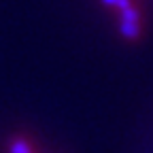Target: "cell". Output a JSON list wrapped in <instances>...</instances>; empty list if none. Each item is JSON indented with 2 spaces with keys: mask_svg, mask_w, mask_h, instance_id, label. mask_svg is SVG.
Instances as JSON below:
<instances>
[{
  "mask_svg": "<svg viewBox=\"0 0 153 153\" xmlns=\"http://www.w3.org/2000/svg\"><path fill=\"white\" fill-rule=\"evenodd\" d=\"M117 30L123 41L128 43H140L145 36V17L138 4H134L121 13H117Z\"/></svg>",
  "mask_w": 153,
  "mask_h": 153,
  "instance_id": "6da1fadb",
  "label": "cell"
},
{
  "mask_svg": "<svg viewBox=\"0 0 153 153\" xmlns=\"http://www.w3.org/2000/svg\"><path fill=\"white\" fill-rule=\"evenodd\" d=\"M9 153H36L34 143L24 136V134H15V136L9 140Z\"/></svg>",
  "mask_w": 153,
  "mask_h": 153,
  "instance_id": "7a4b0ae2",
  "label": "cell"
},
{
  "mask_svg": "<svg viewBox=\"0 0 153 153\" xmlns=\"http://www.w3.org/2000/svg\"><path fill=\"white\" fill-rule=\"evenodd\" d=\"M100 2L104 7H108V9H115L117 13H121V11H126V9L134 7V4H138L136 0H100Z\"/></svg>",
  "mask_w": 153,
  "mask_h": 153,
  "instance_id": "3957f363",
  "label": "cell"
}]
</instances>
